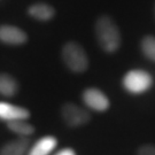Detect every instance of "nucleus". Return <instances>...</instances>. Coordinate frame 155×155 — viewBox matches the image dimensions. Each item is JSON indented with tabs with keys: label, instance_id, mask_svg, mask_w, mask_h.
<instances>
[{
	"label": "nucleus",
	"instance_id": "obj_1",
	"mask_svg": "<svg viewBox=\"0 0 155 155\" xmlns=\"http://www.w3.org/2000/svg\"><path fill=\"white\" fill-rule=\"evenodd\" d=\"M95 36L101 48L108 53L116 52L121 46L118 27L109 16H100L95 22Z\"/></svg>",
	"mask_w": 155,
	"mask_h": 155
},
{
	"label": "nucleus",
	"instance_id": "obj_6",
	"mask_svg": "<svg viewBox=\"0 0 155 155\" xmlns=\"http://www.w3.org/2000/svg\"><path fill=\"white\" fill-rule=\"evenodd\" d=\"M28 36L22 29L4 24L0 25V41L7 45H22L27 43Z\"/></svg>",
	"mask_w": 155,
	"mask_h": 155
},
{
	"label": "nucleus",
	"instance_id": "obj_10",
	"mask_svg": "<svg viewBox=\"0 0 155 155\" xmlns=\"http://www.w3.org/2000/svg\"><path fill=\"white\" fill-rule=\"evenodd\" d=\"M28 13L33 18L41 21V22H46V21H50L53 18L55 11L52 6L47 5L45 2H37L29 7Z\"/></svg>",
	"mask_w": 155,
	"mask_h": 155
},
{
	"label": "nucleus",
	"instance_id": "obj_7",
	"mask_svg": "<svg viewBox=\"0 0 155 155\" xmlns=\"http://www.w3.org/2000/svg\"><path fill=\"white\" fill-rule=\"evenodd\" d=\"M30 111L20 106L12 105L9 102H0V120L6 122L28 120Z\"/></svg>",
	"mask_w": 155,
	"mask_h": 155
},
{
	"label": "nucleus",
	"instance_id": "obj_15",
	"mask_svg": "<svg viewBox=\"0 0 155 155\" xmlns=\"http://www.w3.org/2000/svg\"><path fill=\"white\" fill-rule=\"evenodd\" d=\"M54 155H76V153L72 148H62Z\"/></svg>",
	"mask_w": 155,
	"mask_h": 155
},
{
	"label": "nucleus",
	"instance_id": "obj_8",
	"mask_svg": "<svg viewBox=\"0 0 155 155\" xmlns=\"http://www.w3.org/2000/svg\"><path fill=\"white\" fill-rule=\"evenodd\" d=\"M58 146V140L52 136H46L37 140L28 150L27 155H50Z\"/></svg>",
	"mask_w": 155,
	"mask_h": 155
},
{
	"label": "nucleus",
	"instance_id": "obj_12",
	"mask_svg": "<svg viewBox=\"0 0 155 155\" xmlns=\"http://www.w3.org/2000/svg\"><path fill=\"white\" fill-rule=\"evenodd\" d=\"M8 129L12 132L16 133L18 137H24L27 138L28 136H31L35 132V127L27 122V120H18V121H12L7 122Z\"/></svg>",
	"mask_w": 155,
	"mask_h": 155
},
{
	"label": "nucleus",
	"instance_id": "obj_4",
	"mask_svg": "<svg viewBox=\"0 0 155 155\" xmlns=\"http://www.w3.org/2000/svg\"><path fill=\"white\" fill-rule=\"evenodd\" d=\"M62 117L69 127H81L90 121V114L87 111L71 102H67L61 109Z\"/></svg>",
	"mask_w": 155,
	"mask_h": 155
},
{
	"label": "nucleus",
	"instance_id": "obj_3",
	"mask_svg": "<svg viewBox=\"0 0 155 155\" xmlns=\"http://www.w3.org/2000/svg\"><path fill=\"white\" fill-rule=\"evenodd\" d=\"M153 84L150 72L134 69L127 72L123 77V87L131 94H141L148 91Z\"/></svg>",
	"mask_w": 155,
	"mask_h": 155
},
{
	"label": "nucleus",
	"instance_id": "obj_13",
	"mask_svg": "<svg viewBox=\"0 0 155 155\" xmlns=\"http://www.w3.org/2000/svg\"><path fill=\"white\" fill-rule=\"evenodd\" d=\"M141 52L144 53V55L150 60L155 62V37L153 36H146L143 38L140 43Z\"/></svg>",
	"mask_w": 155,
	"mask_h": 155
},
{
	"label": "nucleus",
	"instance_id": "obj_14",
	"mask_svg": "<svg viewBox=\"0 0 155 155\" xmlns=\"http://www.w3.org/2000/svg\"><path fill=\"white\" fill-rule=\"evenodd\" d=\"M138 155H155V146L144 145L138 150Z\"/></svg>",
	"mask_w": 155,
	"mask_h": 155
},
{
	"label": "nucleus",
	"instance_id": "obj_9",
	"mask_svg": "<svg viewBox=\"0 0 155 155\" xmlns=\"http://www.w3.org/2000/svg\"><path fill=\"white\" fill-rule=\"evenodd\" d=\"M29 139L24 137L12 140L1 148L0 155H24L29 150Z\"/></svg>",
	"mask_w": 155,
	"mask_h": 155
},
{
	"label": "nucleus",
	"instance_id": "obj_2",
	"mask_svg": "<svg viewBox=\"0 0 155 155\" xmlns=\"http://www.w3.org/2000/svg\"><path fill=\"white\" fill-rule=\"evenodd\" d=\"M62 60L67 68L74 72H83L89 67V59L85 51L75 41H69L63 46Z\"/></svg>",
	"mask_w": 155,
	"mask_h": 155
},
{
	"label": "nucleus",
	"instance_id": "obj_11",
	"mask_svg": "<svg viewBox=\"0 0 155 155\" xmlns=\"http://www.w3.org/2000/svg\"><path fill=\"white\" fill-rule=\"evenodd\" d=\"M18 91L16 79L8 74H0V94L4 97H14Z\"/></svg>",
	"mask_w": 155,
	"mask_h": 155
},
{
	"label": "nucleus",
	"instance_id": "obj_5",
	"mask_svg": "<svg viewBox=\"0 0 155 155\" xmlns=\"http://www.w3.org/2000/svg\"><path fill=\"white\" fill-rule=\"evenodd\" d=\"M84 104L95 111H105L109 108V99L102 91L98 89H87L83 93Z\"/></svg>",
	"mask_w": 155,
	"mask_h": 155
}]
</instances>
